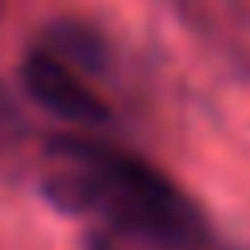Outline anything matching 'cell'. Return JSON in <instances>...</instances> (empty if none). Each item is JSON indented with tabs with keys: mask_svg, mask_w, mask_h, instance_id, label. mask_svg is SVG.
I'll return each mask as SVG.
<instances>
[{
	"mask_svg": "<svg viewBox=\"0 0 250 250\" xmlns=\"http://www.w3.org/2000/svg\"><path fill=\"white\" fill-rule=\"evenodd\" d=\"M21 83H25V92L38 104H46L59 117H71V121H83V125H104L108 121L104 96L92 92L83 83V75H75V67L67 59H59L54 50L29 54L21 62Z\"/></svg>",
	"mask_w": 250,
	"mask_h": 250,
	"instance_id": "7a4b0ae2",
	"label": "cell"
},
{
	"mask_svg": "<svg viewBox=\"0 0 250 250\" xmlns=\"http://www.w3.org/2000/svg\"><path fill=\"white\" fill-rule=\"evenodd\" d=\"M46 192L67 208H108L125 225L154 238L196 233V213L142 159L88 138H50L46 146Z\"/></svg>",
	"mask_w": 250,
	"mask_h": 250,
	"instance_id": "6da1fadb",
	"label": "cell"
},
{
	"mask_svg": "<svg viewBox=\"0 0 250 250\" xmlns=\"http://www.w3.org/2000/svg\"><path fill=\"white\" fill-rule=\"evenodd\" d=\"M88 250H113V246H108L104 238H92V242H88Z\"/></svg>",
	"mask_w": 250,
	"mask_h": 250,
	"instance_id": "3957f363",
	"label": "cell"
}]
</instances>
